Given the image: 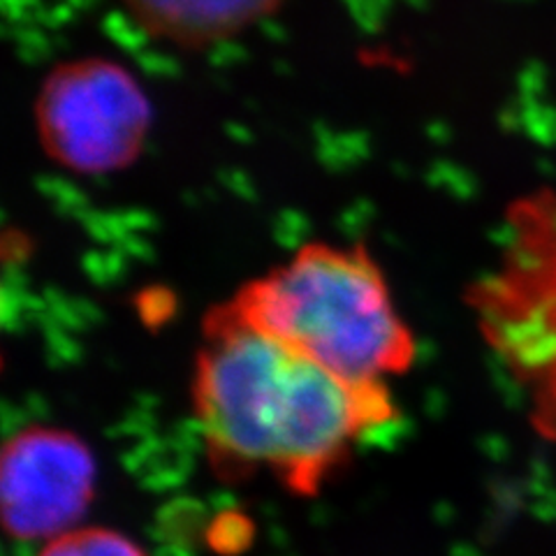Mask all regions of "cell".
I'll return each instance as SVG.
<instances>
[{"instance_id":"cell-6","label":"cell","mask_w":556,"mask_h":556,"mask_svg":"<svg viewBox=\"0 0 556 556\" xmlns=\"http://www.w3.org/2000/svg\"><path fill=\"white\" fill-rule=\"evenodd\" d=\"M153 42L206 51L271 20L290 0H116Z\"/></svg>"},{"instance_id":"cell-4","label":"cell","mask_w":556,"mask_h":556,"mask_svg":"<svg viewBox=\"0 0 556 556\" xmlns=\"http://www.w3.org/2000/svg\"><path fill=\"white\" fill-rule=\"evenodd\" d=\"M153 118L147 86L126 63L100 54L56 63L33 104L42 153L77 177H110L137 165Z\"/></svg>"},{"instance_id":"cell-3","label":"cell","mask_w":556,"mask_h":556,"mask_svg":"<svg viewBox=\"0 0 556 556\" xmlns=\"http://www.w3.org/2000/svg\"><path fill=\"white\" fill-rule=\"evenodd\" d=\"M466 304L525 396L533 429L556 445V186L510 202L498 257Z\"/></svg>"},{"instance_id":"cell-5","label":"cell","mask_w":556,"mask_h":556,"mask_svg":"<svg viewBox=\"0 0 556 556\" xmlns=\"http://www.w3.org/2000/svg\"><path fill=\"white\" fill-rule=\"evenodd\" d=\"M96 494V459L73 431L20 429L0 459V510L14 541H54L73 531Z\"/></svg>"},{"instance_id":"cell-2","label":"cell","mask_w":556,"mask_h":556,"mask_svg":"<svg viewBox=\"0 0 556 556\" xmlns=\"http://www.w3.org/2000/svg\"><path fill=\"white\" fill-rule=\"evenodd\" d=\"M220 306L351 380L386 382L415 359L410 327L362 243L308 241Z\"/></svg>"},{"instance_id":"cell-1","label":"cell","mask_w":556,"mask_h":556,"mask_svg":"<svg viewBox=\"0 0 556 556\" xmlns=\"http://www.w3.org/2000/svg\"><path fill=\"white\" fill-rule=\"evenodd\" d=\"M193 408L218 476L263 468L302 496L318 494L355 445L396 417L388 382L343 378L223 306L204 318Z\"/></svg>"},{"instance_id":"cell-7","label":"cell","mask_w":556,"mask_h":556,"mask_svg":"<svg viewBox=\"0 0 556 556\" xmlns=\"http://www.w3.org/2000/svg\"><path fill=\"white\" fill-rule=\"evenodd\" d=\"M40 556H147V552L124 533L86 527L49 541Z\"/></svg>"}]
</instances>
